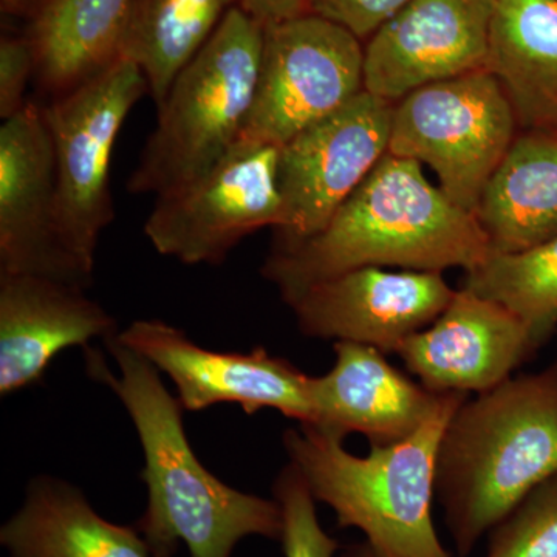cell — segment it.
<instances>
[{
  "label": "cell",
  "mask_w": 557,
  "mask_h": 557,
  "mask_svg": "<svg viewBox=\"0 0 557 557\" xmlns=\"http://www.w3.org/2000/svg\"><path fill=\"white\" fill-rule=\"evenodd\" d=\"M138 0H46L32 17L40 87L58 98L123 58Z\"/></svg>",
  "instance_id": "44dd1931"
},
{
  "label": "cell",
  "mask_w": 557,
  "mask_h": 557,
  "mask_svg": "<svg viewBox=\"0 0 557 557\" xmlns=\"http://www.w3.org/2000/svg\"><path fill=\"white\" fill-rule=\"evenodd\" d=\"M273 496L282 509V549L285 557H335L339 542L319 523L317 500L293 463L278 472Z\"/></svg>",
  "instance_id": "d4e9b609"
},
{
  "label": "cell",
  "mask_w": 557,
  "mask_h": 557,
  "mask_svg": "<svg viewBox=\"0 0 557 557\" xmlns=\"http://www.w3.org/2000/svg\"><path fill=\"white\" fill-rule=\"evenodd\" d=\"M148 94L141 69L121 58L44 106L53 143L62 244L90 284L101 233L115 218L110 194L113 146L132 109Z\"/></svg>",
  "instance_id": "8992f818"
},
{
  "label": "cell",
  "mask_w": 557,
  "mask_h": 557,
  "mask_svg": "<svg viewBox=\"0 0 557 557\" xmlns=\"http://www.w3.org/2000/svg\"><path fill=\"white\" fill-rule=\"evenodd\" d=\"M465 394H446L412 437L372 446L358 457L343 438L300 424L282 442L314 500L335 511L339 528H357L380 557H453L432 518L440 442Z\"/></svg>",
  "instance_id": "277c9868"
},
{
  "label": "cell",
  "mask_w": 557,
  "mask_h": 557,
  "mask_svg": "<svg viewBox=\"0 0 557 557\" xmlns=\"http://www.w3.org/2000/svg\"><path fill=\"white\" fill-rule=\"evenodd\" d=\"M265 28L239 5L186 64L157 108V127L127 182L166 196L207 175L244 137L258 86Z\"/></svg>",
  "instance_id": "5b68a950"
},
{
  "label": "cell",
  "mask_w": 557,
  "mask_h": 557,
  "mask_svg": "<svg viewBox=\"0 0 557 557\" xmlns=\"http://www.w3.org/2000/svg\"><path fill=\"white\" fill-rule=\"evenodd\" d=\"M497 0H410L364 49V90L397 102L410 91L486 69Z\"/></svg>",
  "instance_id": "5bb4252c"
},
{
  "label": "cell",
  "mask_w": 557,
  "mask_h": 557,
  "mask_svg": "<svg viewBox=\"0 0 557 557\" xmlns=\"http://www.w3.org/2000/svg\"><path fill=\"white\" fill-rule=\"evenodd\" d=\"M104 343L120 375L91 347L84 348L87 372L112 388L137 429L149 500L135 528L150 555L174 557L182 542L190 557H231L245 537L281 541L284 520L276 498L240 493L211 474L190 448L185 409L164 387L160 370L121 344L116 333Z\"/></svg>",
  "instance_id": "6da1fadb"
},
{
  "label": "cell",
  "mask_w": 557,
  "mask_h": 557,
  "mask_svg": "<svg viewBox=\"0 0 557 557\" xmlns=\"http://www.w3.org/2000/svg\"><path fill=\"white\" fill-rule=\"evenodd\" d=\"M410 0H310L309 13L335 22L358 39L372 38Z\"/></svg>",
  "instance_id": "4316f807"
},
{
  "label": "cell",
  "mask_w": 557,
  "mask_h": 557,
  "mask_svg": "<svg viewBox=\"0 0 557 557\" xmlns=\"http://www.w3.org/2000/svg\"><path fill=\"white\" fill-rule=\"evenodd\" d=\"M36 73V53L30 38L3 36L0 40V119L10 120L28 100L25 89Z\"/></svg>",
  "instance_id": "484cf974"
},
{
  "label": "cell",
  "mask_w": 557,
  "mask_h": 557,
  "mask_svg": "<svg viewBox=\"0 0 557 557\" xmlns=\"http://www.w3.org/2000/svg\"><path fill=\"white\" fill-rule=\"evenodd\" d=\"M456 292L442 273L361 267L317 282L287 304L304 335L364 344L388 355L429 327Z\"/></svg>",
  "instance_id": "7c38bea8"
},
{
  "label": "cell",
  "mask_w": 557,
  "mask_h": 557,
  "mask_svg": "<svg viewBox=\"0 0 557 557\" xmlns=\"http://www.w3.org/2000/svg\"><path fill=\"white\" fill-rule=\"evenodd\" d=\"M557 474V359L467 398L440 442L435 496L457 555Z\"/></svg>",
  "instance_id": "3957f363"
},
{
  "label": "cell",
  "mask_w": 557,
  "mask_h": 557,
  "mask_svg": "<svg viewBox=\"0 0 557 557\" xmlns=\"http://www.w3.org/2000/svg\"><path fill=\"white\" fill-rule=\"evenodd\" d=\"M0 274L90 285L62 244L53 143L42 106L30 100L0 127Z\"/></svg>",
  "instance_id": "4fadbf2b"
},
{
  "label": "cell",
  "mask_w": 557,
  "mask_h": 557,
  "mask_svg": "<svg viewBox=\"0 0 557 557\" xmlns=\"http://www.w3.org/2000/svg\"><path fill=\"white\" fill-rule=\"evenodd\" d=\"M335 366L311 376L313 421L309 426L335 437L361 434L370 446L405 442L442 406L434 394L391 364L379 348L336 341Z\"/></svg>",
  "instance_id": "2e32d148"
},
{
  "label": "cell",
  "mask_w": 557,
  "mask_h": 557,
  "mask_svg": "<svg viewBox=\"0 0 557 557\" xmlns=\"http://www.w3.org/2000/svg\"><path fill=\"white\" fill-rule=\"evenodd\" d=\"M359 40L347 28L311 13L267 27L244 137L281 148L354 100L364 90Z\"/></svg>",
  "instance_id": "9c48e42d"
},
{
  "label": "cell",
  "mask_w": 557,
  "mask_h": 557,
  "mask_svg": "<svg viewBox=\"0 0 557 557\" xmlns=\"http://www.w3.org/2000/svg\"><path fill=\"white\" fill-rule=\"evenodd\" d=\"M394 102L362 90L278 148L282 220L273 251L317 236L387 153Z\"/></svg>",
  "instance_id": "30bf717a"
},
{
  "label": "cell",
  "mask_w": 557,
  "mask_h": 557,
  "mask_svg": "<svg viewBox=\"0 0 557 557\" xmlns=\"http://www.w3.org/2000/svg\"><path fill=\"white\" fill-rule=\"evenodd\" d=\"M9 557H152L137 528L101 518L83 491L38 475L24 504L0 528Z\"/></svg>",
  "instance_id": "ac0fdd59"
},
{
  "label": "cell",
  "mask_w": 557,
  "mask_h": 557,
  "mask_svg": "<svg viewBox=\"0 0 557 557\" xmlns=\"http://www.w3.org/2000/svg\"><path fill=\"white\" fill-rule=\"evenodd\" d=\"M475 218L491 255H516L557 236V134L516 137L483 189Z\"/></svg>",
  "instance_id": "ffe728a7"
},
{
  "label": "cell",
  "mask_w": 557,
  "mask_h": 557,
  "mask_svg": "<svg viewBox=\"0 0 557 557\" xmlns=\"http://www.w3.org/2000/svg\"><path fill=\"white\" fill-rule=\"evenodd\" d=\"M277 157V146L242 137L207 175L157 197L146 237L186 265L225 262L245 237L281 225Z\"/></svg>",
  "instance_id": "ba28073f"
},
{
  "label": "cell",
  "mask_w": 557,
  "mask_h": 557,
  "mask_svg": "<svg viewBox=\"0 0 557 557\" xmlns=\"http://www.w3.org/2000/svg\"><path fill=\"white\" fill-rule=\"evenodd\" d=\"M339 557H380L376 555L375 549L370 547L368 542H359V544H351L343 549Z\"/></svg>",
  "instance_id": "f546056e"
},
{
  "label": "cell",
  "mask_w": 557,
  "mask_h": 557,
  "mask_svg": "<svg viewBox=\"0 0 557 557\" xmlns=\"http://www.w3.org/2000/svg\"><path fill=\"white\" fill-rule=\"evenodd\" d=\"M116 321L84 288L35 274H0V394L42 381L70 347L115 335Z\"/></svg>",
  "instance_id": "e0dca14e"
},
{
  "label": "cell",
  "mask_w": 557,
  "mask_h": 557,
  "mask_svg": "<svg viewBox=\"0 0 557 557\" xmlns=\"http://www.w3.org/2000/svg\"><path fill=\"white\" fill-rule=\"evenodd\" d=\"M542 344L515 311L469 289H457L429 327L409 336L397 355L434 394H483L511 379Z\"/></svg>",
  "instance_id": "9a60e30c"
},
{
  "label": "cell",
  "mask_w": 557,
  "mask_h": 557,
  "mask_svg": "<svg viewBox=\"0 0 557 557\" xmlns=\"http://www.w3.org/2000/svg\"><path fill=\"white\" fill-rule=\"evenodd\" d=\"M116 339L166 373L177 388L180 405L189 412L234 403L249 416L274 409L300 424L313 421L311 376L265 348L248 354L207 350L159 319L135 321L116 333Z\"/></svg>",
  "instance_id": "8fae6325"
},
{
  "label": "cell",
  "mask_w": 557,
  "mask_h": 557,
  "mask_svg": "<svg viewBox=\"0 0 557 557\" xmlns=\"http://www.w3.org/2000/svg\"><path fill=\"white\" fill-rule=\"evenodd\" d=\"M486 70L519 126L557 134V0H497Z\"/></svg>",
  "instance_id": "d6986e66"
},
{
  "label": "cell",
  "mask_w": 557,
  "mask_h": 557,
  "mask_svg": "<svg viewBox=\"0 0 557 557\" xmlns=\"http://www.w3.org/2000/svg\"><path fill=\"white\" fill-rule=\"evenodd\" d=\"M515 110L486 69L410 91L394 104L387 152L428 164L450 200L475 212L516 139Z\"/></svg>",
  "instance_id": "52a82bcc"
},
{
  "label": "cell",
  "mask_w": 557,
  "mask_h": 557,
  "mask_svg": "<svg viewBox=\"0 0 557 557\" xmlns=\"http://www.w3.org/2000/svg\"><path fill=\"white\" fill-rule=\"evenodd\" d=\"M485 557H557V474L487 533Z\"/></svg>",
  "instance_id": "cb8c5ba5"
},
{
  "label": "cell",
  "mask_w": 557,
  "mask_h": 557,
  "mask_svg": "<svg viewBox=\"0 0 557 557\" xmlns=\"http://www.w3.org/2000/svg\"><path fill=\"white\" fill-rule=\"evenodd\" d=\"M490 256L474 212L432 185L420 163L387 152L324 230L271 252L262 274L288 302L317 282L361 267L469 273Z\"/></svg>",
  "instance_id": "7a4b0ae2"
},
{
  "label": "cell",
  "mask_w": 557,
  "mask_h": 557,
  "mask_svg": "<svg viewBox=\"0 0 557 557\" xmlns=\"http://www.w3.org/2000/svg\"><path fill=\"white\" fill-rule=\"evenodd\" d=\"M237 5L239 0H138L123 58L145 73L157 108L178 73Z\"/></svg>",
  "instance_id": "7402d4cb"
},
{
  "label": "cell",
  "mask_w": 557,
  "mask_h": 557,
  "mask_svg": "<svg viewBox=\"0 0 557 557\" xmlns=\"http://www.w3.org/2000/svg\"><path fill=\"white\" fill-rule=\"evenodd\" d=\"M310 0H239V7L263 28L309 13Z\"/></svg>",
  "instance_id": "83f0119b"
},
{
  "label": "cell",
  "mask_w": 557,
  "mask_h": 557,
  "mask_svg": "<svg viewBox=\"0 0 557 557\" xmlns=\"http://www.w3.org/2000/svg\"><path fill=\"white\" fill-rule=\"evenodd\" d=\"M461 288L504 304L544 344L557 327V236L528 251L491 255Z\"/></svg>",
  "instance_id": "603a6c76"
},
{
  "label": "cell",
  "mask_w": 557,
  "mask_h": 557,
  "mask_svg": "<svg viewBox=\"0 0 557 557\" xmlns=\"http://www.w3.org/2000/svg\"><path fill=\"white\" fill-rule=\"evenodd\" d=\"M0 3H2L3 13L33 17L46 0H0Z\"/></svg>",
  "instance_id": "f1b7e54d"
}]
</instances>
